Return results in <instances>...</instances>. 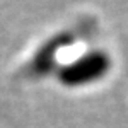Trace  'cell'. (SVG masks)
I'll use <instances>...</instances> for the list:
<instances>
[{"label": "cell", "mask_w": 128, "mask_h": 128, "mask_svg": "<svg viewBox=\"0 0 128 128\" xmlns=\"http://www.w3.org/2000/svg\"><path fill=\"white\" fill-rule=\"evenodd\" d=\"M70 41H72V38L68 34H63V36H56L53 41L46 43L40 50L38 56L34 58V68H36V72L38 74H46L48 70L53 68L55 67V55H56V51L62 46L68 44Z\"/></svg>", "instance_id": "2"}, {"label": "cell", "mask_w": 128, "mask_h": 128, "mask_svg": "<svg viewBox=\"0 0 128 128\" xmlns=\"http://www.w3.org/2000/svg\"><path fill=\"white\" fill-rule=\"evenodd\" d=\"M109 56L101 50H94L60 68L58 80L65 87H82L101 80L109 72Z\"/></svg>", "instance_id": "1"}]
</instances>
